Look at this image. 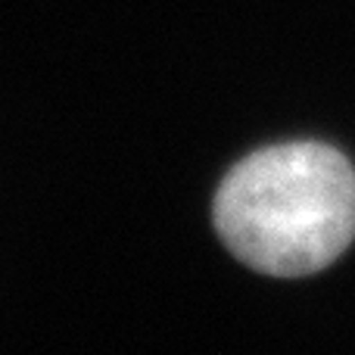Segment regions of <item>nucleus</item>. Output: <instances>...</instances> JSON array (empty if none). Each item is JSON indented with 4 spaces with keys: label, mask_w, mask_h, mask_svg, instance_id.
I'll return each mask as SVG.
<instances>
[{
    "label": "nucleus",
    "mask_w": 355,
    "mask_h": 355,
    "mask_svg": "<svg viewBox=\"0 0 355 355\" xmlns=\"http://www.w3.org/2000/svg\"><path fill=\"white\" fill-rule=\"evenodd\" d=\"M212 218L250 268L271 277L315 275L355 240V168L318 141L259 150L221 181Z\"/></svg>",
    "instance_id": "f257e3e1"
}]
</instances>
